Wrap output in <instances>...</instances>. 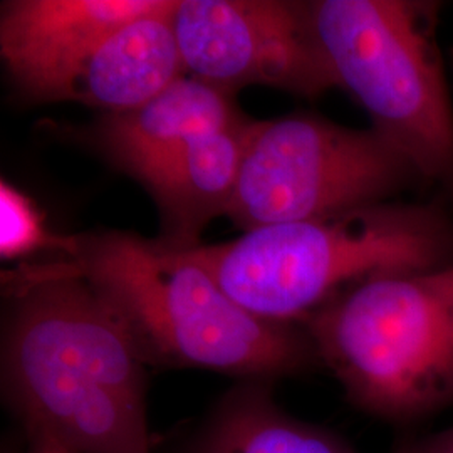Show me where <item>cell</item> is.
<instances>
[{
    "instance_id": "1",
    "label": "cell",
    "mask_w": 453,
    "mask_h": 453,
    "mask_svg": "<svg viewBox=\"0 0 453 453\" xmlns=\"http://www.w3.org/2000/svg\"><path fill=\"white\" fill-rule=\"evenodd\" d=\"M146 361L86 280L54 264L14 277L2 393L24 430L76 453H151Z\"/></svg>"
},
{
    "instance_id": "2",
    "label": "cell",
    "mask_w": 453,
    "mask_h": 453,
    "mask_svg": "<svg viewBox=\"0 0 453 453\" xmlns=\"http://www.w3.org/2000/svg\"><path fill=\"white\" fill-rule=\"evenodd\" d=\"M58 269L113 309L150 366L200 368L269 381L319 365L301 324L250 314L185 250L128 232L74 235Z\"/></svg>"
},
{
    "instance_id": "3",
    "label": "cell",
    "mask_w": 453,
    "mask_h": 453,
    "mask_svg": "<svg viewBox=\"0 0 453 453\" xmlns=\"http://www.w3.org/2000/svg\"><path fill=\"white\" fill-rule=\"evenodd\" d=\"M181 250L250 314L301 324L361 280L452 264L453 222L435 203L391 200Z\"/></svg>"
},
{
    "instance_id": "4",
    "label": "cell",
    "mask_w": 453,
    "mask_h": 453,
    "mask_svg": "<svg viewBox=\"0 0 453 453\" xmlns=\"http://www.w3.org/2000/svg\"><path fill=\"white\" fill-rule=\"evenodd\" d=\"M301 326L346 398L374 418L403 425L453 406V262L361 280Z\"/></svg>"
},
{
    "instance_id": "5",
    "label": "cell",
    "mask_w": 453,
    "mask_h": 453,
    "mask_svg": "<svg viewBox=\"0 0 453 453\" xmlns=\"http://www.w3.org/2000/svg\"><path fill=\"white\" fill-rule=\"evenodd\" d=\"M309 20L336 82L423 181L453 195V108L437 44L438 4L314 0Z\"/></svg>"
},
{
    "instance_id": "6",
    "label": "cell",
    "mask_w": 453,
    "mask_h": 453,
    "mask_svg": "<svg viewBox=\"0 0 453 453\" xmlns=\"http://www.w3.org/2000/svg\"><path fill=\"white\" fill-rule=\"evenodd\" d=\"M423 181L378 131L311 114L254 121L226 215L243 232L391 202Z\"/></svg>"
},
{
    "instance_id": "7",
    "label": "cell",
    "mask_w": 453,
    "mask_h": 453,
    "mask_svg": "<svg viewBox=\"0 0 453 453\" xmlns=\"http://www.w3.org/2000/svg\"><path fill=\"white\" fill-rule=\"evenodd\" d=\"M173 27L185 73L230 95L254 84L308 97L336 88L308 2L179 0Z\"/></svg>"
},
{
    "instance_id": "8",
    "label": "cell",
    "mask_w": 453,
    "mask_h": 453,
    "mask_svg": "<svg viewBox=\"0 0 453 453\" xmlns=\"http://www.w3.org/2000/svg\"><path fill=\"white\" fill-rule=\"evenodd\" d=\"M162 0H11L0 12V54L22 93L48 101L54 86L119 26Z\"/></svg>"
},
{
    "instance_id": "9",
    "label": "cell",
    "mask_w": 453,
    "mask_h": 453,
    "mask_svg": "<svg viewBox=\"0 0 453 453\" xmlns=\"http://www.w3.org/2000/svg\"><path fill=\"white\" fill-rule=\"evenodd\" d=\"M179 0L162 4L101 39L61 81L48 101H73L108 113L146 103L185 76L173 12Z\"/></svg>"
},
{
    "instance_id": "10",
    "label": "cell",
    "mask_w": 453,
    "mask_h": 453,
    "mask_svg": "<svg viewBox=\"0 0 453 453\" xmlns=\"http://www.w3.org/2000/svg\"><path fill=\"white\" fill-rule=\"evenodd\" d=\"M234 95L194 76L127 111L106 113L89 128V142L133 179L187 142L245 123Z\"/></svg>"
},
{
    "instance_id": "11",
    "label": "cell",
    "mask_w": 453,
    "mask_h": 453,
    "mask_svg": "<svg viewBox=\"0 0 453 453\" xmlns=\"http://www.w3.org/2000/svg\"><path fill=\"white\" fill-rule=\"evenodd\" d=\"M252 119L211 131L168 153L136 179L162 215L160 242L173 249L200 245L202 230L228 211L235 194Z\"/></svg>"
},
{
    "instance_id": "12",
    "label": "cell",
    "mask_w": 453,
    "mask_h": 453,
    "mask_svg": "<svg viewBox=\"0 0 453 453\" xmlns=\"http://www.w3.org/2000/svg\"><path fill=\"white\" fill-rule=\"evenodd\" d=\"M187 453H357L334 432L279 405L269 381H241L211 410Z\"/></svg>"
},
{
    "instance_id": "13",
    "label": "cell",
    "mask_w": 453,
    "mask_h": 453,
    "mask_svg": "<svg viewBox=\"0 0 453 453\" xmlns=\"http://www.w3.org/2000/svg\"><path fill=\"white\" fill-rule=\"evenodd\" d=\"M74 235H58L49 230L42 213L33 200L11 183H0V254L2 259H17L37 250H59L69 254Z\"/></svg>"
},
{
    "instance_id": "14",
    "label": "cell",
    "mask_w": 453,
    "mask_h": 453,
    "mask_svg": "<svg viewBox=\"0 0 453 453\" xmlns=\"http://www.w3.org/2000/svg\"><path fill=\"white\" fill-rule=\"evenodd\" d=\"M391 453H453V426L426 437L402 441Z\"/></svg>"
},
{
    "instance_id": "15",
    "label": "cell",
    "mask_w": 453,
    "mask_h": 453,
    "mask_svg": "<svg viewBox=\"0 0 453 453\" xmlns=\"http://www.w3.org/2000/svg\"><path fill=\"white\" fill-rule=\"evenodd\" d=\"M27 450L26 453H76L69 450L61 441L42 430H27Z\"/></svg>"
}]
</instances>
